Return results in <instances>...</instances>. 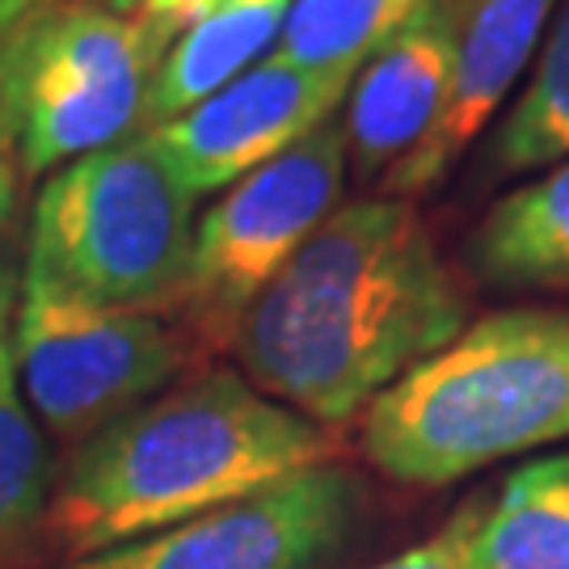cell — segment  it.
<instances>
[{
  "label": "cell",
  "mask_w": 569,
  "mask_h": 569,
  "mask_svg": "<svg viewBox=\"0 0 569 569\" xmlns=\"http://www.w3.org/2000/svg\"><path fill=\"white\" fill-rule=\"evenodd\" d=\"M355 72L359 68H305L270 51L237 81L148 136L178 169L186 190L203 199L333 122L338 106L350 98Z\"/></svg>",
  "instance_id": "cell-9"
},
{
  "label": "cell",
  "mask_w": 569,
  "mask_h": 569,
  "mask_svg": "<svg viewBox=\"0 0 569 569\" xmlns=\"http://www.w3.org/2000/svg\"><path fill=\"white\" fill-rule=\"evenodd\" d=\"M422 0H291L274 56L305 68H363V60Z\"/></svg>",
  "instance_id": "cell-17"
},
{
  "label": "cell",
  "mask_w": 569,
  "mask_h": 569,
  "mask_svg": "<svg viewBox=\"0 0 569 569\" xmlns=\"http://www.w3.org/2000/svg\"><path fill=\"white\" fill-rule=\"evenodd\" d=\"M557 4L561 0H443L448 93L427 136L385 173L388 199H422L456 169L536 63Z\"/></svg>",
  "instance_id": "cell-10"
},
{
  "label": "cell",
  "mask_w": 569,
  "mask_h": 569,
  "mask_svg": "<svg viewBox=\"0 0 569 569\" xmlns=\"http://www.w3.org/2000/svg\"><path fill=\"white\" fill-rule=\"evenodd\" d=\"M350 169L338 122L317 127L274 161L232 182L194 220L190 262L173 312L203 346H228L249 305L274 283L300 244L338 211Z\"/></svg>",
  "instance_id": "cell-6"
},
{
  "label": "cell",
  "mask_w": 569,
  "mask_h": 569,
  "mask_svg": "<svg viewBox=\"0 0 569 569\" xmlns=\"http://www.w3.org/2000/svg\"><path fill=\"white\" fill-rule=\"evenodd\" d=\"M465 569H569V456H540L468 507Z\"/></svg>",
  "instance_id": "cell-13"
},
{
  "label": "cell",
  "mask_w": 569,
  "mask_h": 569,
  "mask_svg": "<svg viewBox=\"0 0 569 569\" xmlns=\"http://www.w3.org/2000/svg\"><path fill=\"white\" fill-rule=\"evenodd\" d=\"M51 4H60V0H0V39H4L9 30H18L26 18L51 9Z\"/></svg>",
  "instance_id": "cell-21"
},
{
  "label": "cell",
  "mask_w": 569,
  "mask_h": 569,
  "mask_svg": "<svg viewBox=\"0 0 569 569\" xmlns=\"http://www.w3.org/2000/svg\"><path fill=\"white\" fill-rule=\"evenodd\" d=\"M13 199H18V157L4 140V127H0V232L13 216Z\"/></svg>",
  "instance_id": "cell-20"
},
{
  "label": "cell",
  "mask_w": 569,
  "mask_h": 569,
  "mask_svg": "<svg viewBox=\"0 0 569 569\" xmlns=\"http://www.w3.org/2000/svg\"><path fill=\"white\" fill-rule=\"evenodd\" d=\"M465 528H468V507L460 510L456 519H448V523L435 531L430 540H422V545L406 549L401 557H392V561H380V566H371V569H465V566H460Z\"/></svg>",
  "instance_id": "cell-18"
},
{
  "label": "cell",
  "mask_w": 569,
  "mask_h": 569,
  "mask_svg": "<svg viewBox=\"0 0 569 569\" xmlns=\"http://www.w3.org/2000/svg\"><path fill=\"white\" fill-rule=\"evenodd\" d=\"M169 34L140 13L60 0L0 39V127L39 178L143 131Z\"/></svg>",
  "instance_id": "cell-5"
},
{
  "label": "cell",
  "mask_w": 569,
  "mask_h": 569,
  "mask_svg": "<svg viewBox=\"0 0 569 569\" xmlns=\"http://www.w3.org/2000/svg\"><path fill=\"white\" fill-rule=\"evenodd\" d=\"M489 161L498 173H531L569 161V0L552 13L531 81L498 127Z\"/></svg>",
  "instance_id": "cell-16"
},
{
  "label": "cell",
  "mask_w": 569,
  "mask_h": 569,
  "mask_svg": "<svg viewBox=\"0 0 569 569\" xmlns=\"http://www.w3.org/2000/svg\"><path fill=\"white\" fill-rule=\"evenodd\" d=\"M569 439V308L465 326L363 409V456L401 486H451Z\"/></svg>",
  "instance_id": "cell-3"
},
{
  "label": "cell",
  "mask_w": 569,
  "mask_h": 569,
  "mask_svg": "<svg viewBox=\"0 0 569 569\" xmlns=\"http://www.w3.org/2000/svg\"><path fill=\"white\" fill-rule=\"evenodd\" d=\"M18 279V266L0 258V549L39 528L56 489L51 451L18 376V350H13Z\"/></svg>",
  "instance_id": "cell-15"
},
{
  "label": "cell",
  "mask_w": 569,
  "mask_h": 569,
  "mask_svg": "<svg viewBox=\"0 0 569 569\" xmlns=\"http://www.w3.org/2000/svg\"><path fill=\"white\" fill-rule=\"evenodd\" d=\"M194 237V194L148 131L60 164L34 199L26 270L93 305H178Z\"/></svg>",
  "instance_id": "cell-4"
},
{
  "label": "cell",
  "mask_w": 569,
  "mask_h": 569,
  "mask_svg": "<svg viewBox=\"0 0 569 569\" xmlns=\"http://www.w3.org/2000/svg\"><path fill=\"white\" fill-rule=\"evenodd\" d=\"M359 502V477L329 460L72 569H321L346 545Z\"/></svg>",
  "instance_id": "cell-8"
},
{
  "label": "cell",
  "mask_w": 569,
  "mask_h": 569,
  "mask_svg": "<svg viewBox=\"0 0 569 569\" xmlns=\"http://www.w3.org/2000/svg\"><path fill=\"white\" fill-rule=\"evenodd\" d=\"M216 4H224V0H143L140 18L152 21L169 39H178L186 26H194V21L203 18V13H211Z\"/></svg>",
  "instance_id": "cell-19"
},
{
  "label": "cell",
  "mask_w": 569,
  "mask_h": 569,
  "mask_svg": "<svg viewBox=\"0 0 569 569\" xmlns=\"http://www.w3.org/2000/svg\"><path fill=\"white\" fill-rule=\"evenodd\" d=\"M13 350L34 418L72 443L152 401L186 363V342L157 312L93 305L26 266Z\"/></svg>",
  "instance_id": "cell-7"
},
{
  "label": "cell",
  "mask_w": 569,
  "mask_h": 569,
  "mask_svg": "<svg viewBox=\"0 0 569 569\" xmlns=\"http://www.w3.org/2000/svg\"><path fill=\"white\" fill-rule=\"evenodd\" d=\"M333 451L326 427L216 367L89 435L51 489L42 531L81 561L329 465Z\"/></svg>",
  "instance_id": "cell-2"
},
{
  "label": "cell",
  "mask_w": 569,
  "mask_h": 569,
  "mask_svg": "<svg viewBox=\"0 0 569 569\" xmlns=\"http://www.w3.org/2000/svg\"><path fill=\"white\" fill-rule=\"evenodd\" d=\"M98 4H106L110 13H140L143 0H98Z\"/></svg>",
  "instance_id": "cell-22"
},
{
  "label": "cell",
  "mask_w": 569,
  "mask_h": 569,
  "mask_svg": "<svg viewBox=\"0 0 569 569\" xmlns=\"http://www.w3.org/2000/svg\"><path fill=\"white\" fill-rule=\"evenodd\" d=\"M448 68L443 0H422L367 56L350 84L342 136L346 152L359 161L363 173L385 178L427 136L448 93Z\"/></svg>",
  "instance_id": "cell-11"
},
{
  "label": "cell",
  "mask_w": 569,
  "mask_h": 569,
  "mask_svg": "<svg viewBox=\"0 0 569 569\" xmlns=\"http://www.w3.org/2000/svg\"><path fill=\"white\" fill-rule=\"evenodd\" d=\"M287 9H291V0H224L194 26H186L182 34L169 42L161 68H157L143 131L186 114L190 106H199L216 89L237 81L244 68L270 56L287 21Z\"/></svg>",
  "instance_id": "cell-14"
},
{
  "label": "cell",
  "mask_w": 569,
  "mask_h": 569,
  "mask_svg": "<svg viewBox=\"0 0 569 569\" xmlns=\"http://www.w3.org/2000/svg\"><path fill=\"white\" fill-rule=\"evenodd\" d=\"M468 258L489 287L569 296V161L540 169L489 207Z\"/></svg>",
  "instance_id": "cell-12"
},
{
  "label": "cell",
  "mask_w": 569,
  "mask_h": 569,
  "mask_svg": "<svg viewBox=\"0 0 569 569\" xmlns=\"http://www.w3.org/2000/svg\"><path fill=\"white\" fill-rule=\"evenodd\" d=\"M468 296L409 199H359L249 305L228 350L270 401L317 427L363 413L465 329Z\"/></svg>",
  "instance_id": "cell-1"
}]
</instances>
